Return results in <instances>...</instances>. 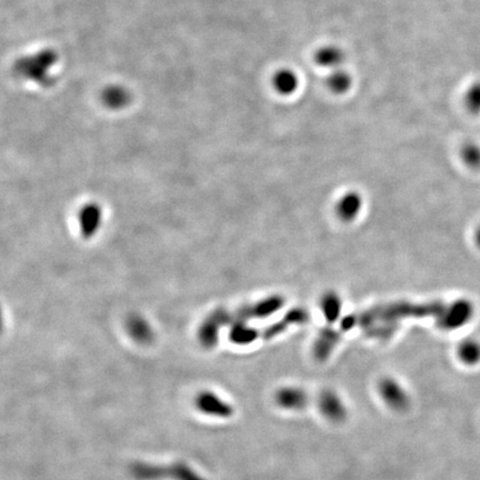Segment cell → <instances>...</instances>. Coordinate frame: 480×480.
Returning a JSON list of instances; mask_svg holds the SVG:
<instances>
[{"mask_svg":"<svg viewBox=\"0 0 480 480\" xmlns=\"http://www.w3.org/2000/svg\"><path fill=\"white\" fill-rule=\"evenodd\" d=\"M276 403L283 409L301 410L308 403V396L298 387H283L276 392Z\"/></svg>","mask_w":480,"mask_h":480,"instance_id":"9c48e42d","label":"cell"},{"mask_svg":"<svg viewBox=\"0 0 480 480\" xmlns=\"http://www.w3.org/2000/svg\"><path fill=\"white\" fill-rule=\"evenodd\" d=\"M463 158L466 164L472 168L480 167V151L475 146H467L463 151Z\"/></svg>","mask_w":480,"mask_h":480,"instance_id":"d6986e66","label":"cell"},{"mask_svg":"<svg viewBox=\"0 0 480 480\" xmlns=\"http://www.w3.org/2000/svg\"><path fill=\"white\" fill-rule=\"evenodd\" d=\"M198 409L207 414V415L216 416V417H223V418H228L233 415V407L230 406L227 403L221 401L218 396L212 392H203L198 396L197 401Z\"/></svg>","mask_w":480,"mask_h":480,"instance_id":"ba28073f","label":"cell"},{"mask_svg":"<svg viewBox=\"0 0 480 480\" xmlns=\"http://www.w3.org/2000/svg\"><path fill=\"white\" fill-rule=\"evenodd\" d=\"M285 299L281 296L274 295L257 303H248L233 310H221L212 312L203 321L199 330V339L205 347H212L218 340L219 330L226 326L246 325L251 319L265 318L283 308Z\"/></svg>","mask_w":480,"mask_h":480,"instance_id":"7a4b0ae2","label":"cell"},{"mask_svg":"<svg viewBox=\"0 0 480 480\" xmlns=\"http://www.w3.org/2000/svg\"><path fill=\"white\" fill-rule=\"evenodd\" d=\"M342 299L336 292H328L321 297V310L329 324H333L338 319L342 312Z\"/></svg>","mask_w":480,"mask_h":480,"instance_id":"4fadbf2b","label":"cell"},{"mask_svg":"<svg viewBox=\"0 0 480 480\" xmlns=\"http://www.w3.org/2000/svg\"><path fill=\"white\" fill-rule=\"evenodd\" d=\"M298 78L292 71H278L274 78L275 88L277 89L280 94H290L296 92L298 87Z\"/></svg>","mask_w":480,"mask_h":480,"instance_id":"5bb4252c","label":"cell"},{"mask_svg":"<svg viewBox=\"0 0 480 480\" xmlns=\"http://www.w3.org/2000/svg\"><path fill=\"white\" fill-rule=\"evenodd\" d=\"M131 474L137 480H206L186 464L170 466H155L136 464L131 467Z\"/></svg>","mask_w":480,"mask_h":480,"instance_id":"5b68a950","label":"cell"},{"mask_svg":"<svg viewBox=\"0 0 480 480\" xmlns=\"http://www.w3.org/2000/svg\"><path fill=\"white\" fill-rule=\"evenodd\" d=\"M476 242H477L478 247L480 248V227L476 231Z\"/></svg>","mask_w":480,"mask_h":480,"instance_id":"ffe728a7","label":"cell"},{"mask_svg":"<svg viewBox=\"0 0 480 480\" xmlns=\"http://www.w3.org/2000/svg\"><path fill=\"white\" fill-rule=\"evenodd\" d=\"M129 94L126 89L119 86H110L103 92V99L107 106L112 108H121L129 101Z\"/></svg>","mask_w":480,"mask_h":480,"instance_id":"9a60e30c","label":"cell"},{"mask_svg":"<svg viewBox=\"0 0 480 480\" xmlns=\"http://www.w3.org/2000/svg\"><path fill=\"white\" fill-rule=\"evenodd\" d=\"M351 79L349 75L342 71H336L329 78L330 88L333 89V92H338V94L347 92L348 88L351 87Z\"/></svg>","mask_w":480,"mask_h":480,"instance_id":"ac0fdd59","label":"cell"},{"mask_svg":"<svg viewBox=\"0 0 480 480\" xmlns=\"http://www.w3.org/2000/svg\"><path fill=\"white\" fill-rule=\"evenodd\" d=\"M57 53L51 49H44L30 56H25L16 62L15 71L25 79L31 80L39 85L47 86L53 83L51 69L56 65Z\"/></svg>","mask_w":480,"mask_h":480,"instance_id":"277c9868","label":"cell"},{"mask_svg":"<svg viewBox=\"0 0 480 480\" xmlns=\"http://www.w3.org/2000/svg\"><path fill=\"white\" fill-rule=\"evenodd\" d=\"M474 314V305L467 299H458L453 303L396 301L346 316L340 328L345 331L362 328L369 336L385 339L394 335L398 329V323L403 319L433 318L442 329L456 330L468 324Z\"/></svg>","mask_w":480,"mask_h":480,"instance_id":"6da1fadb","label":"cell"},{"mask_svg":"<svg viewBox=\"0 0 480 480\" xmlns=\"http://www.w3.org/2000/svg\"><path fill=\"white\" fill-rule=\"evenodd\" d=\"M362 207V196L356 192H347L337 203L336 214L342 221H353L359 215Z\"/></svg>","mask_w":480,"mask_h":480,"instance_id":"7c38bea8","label":"cell"},{"mask_svg":"<svg viewBox=\"0 0 480 480\" xmlns=\"http://www.w3.org/2000/svg\"><path fill=\"white\" fill-rule=\"evenodd\" d=\"M339 339H340V333L338 330L330 327L320 330L314 345V355L316 358L320 362L327 359L338 344Z\"/></svg>","mask_w":480,"mask_h":480,"instance_id":"8fae6325","label":"cell"},{"mask_svg":"<svg viewBox=\"0 0 480 480\" xmlns=\"http://www.w3.org/2000/svg\"><path fill=\"white\" fill-rule=\"evenodd\" d=\"M380 397L392 409L404 412L409 407V396L404 387L394 378L386 377L380 380L378 385Z\"/></svg>","mask_w":480,"mask_h":480,"instance_id":"8992f818","label":"cell"},{"mask_svg":"<svg viewBox=\"0 0 480 480\" xmlns=\"http://www.w3.org/2000/svg\"><path fill=\"white\" fill-rule=\"evenodd\" d=\"M310 319V312L306 310L296 308V310H289L286 315L277 323L269 325L262 329L248 327L246 325H238L231 327L229 333L230 342H233L236 345H248L260 338L268 340L278 336L280 333H285L290 326L306 324Z\"/></svg>","mask_w":480,"mask_h":480,"instance_id":"3957f363","label":"cell"},{"mask_svg":"<svg viewBox=\"0 0 480 480\" xmlns=\"http://www.w3.org/2000/svg\"><path fill=\"white\" fill-rule=\"evenodd\" d=\"M319 410L321 414L333 422L345 420L347 409L342 403V398L333 390H325L319 395Z\"/></svg>","mask_w":480,"mask_h":480,"instance_id":"52a82bcc","label":"cell"},{"mask_svg":"<svg viewBox=\"0 0 480 480\" xmlns=\"http://www.w3.org/2000/svg\"><path fill=\"white\" fill-rule=\"evenodd\" d=\"M342 58L344 55L336 47L324 48L317 53V62L324 67H337L342 64Z\"/></svg>","mask_w":480,"mask_h":480,"instance_id":"2e32d148","label":"cell"},{"mask_svg":"<svg viewBox=\"0 0 480 480\" xmlns=\"http://www.w3.org/2000/svg\"><path fill=\"white\" fill-rule=\"evenodd\" d=\"M458 355L465 364L474 365L480 360V345L475 340H466L459 346Z\"/></svg>","mask_w":480,"mask_h":480,"instance_id":"e0dca14e","label":"cell"},{"mask_svg":"<svg viewBox=\"0 0 480 480\" xmlns=\"http://www.w3.org/2000/svg\"><path fill=\"white\" fill-rule=\"evenodd\" d=\"M101 210L96 203L86 205L79 212L80 231L85 238H92L101 226Z\"/></svg>","mask_w":480,"mask_h":480,"instance_id":"30bf717a","label":"cell"}]
</instances>
